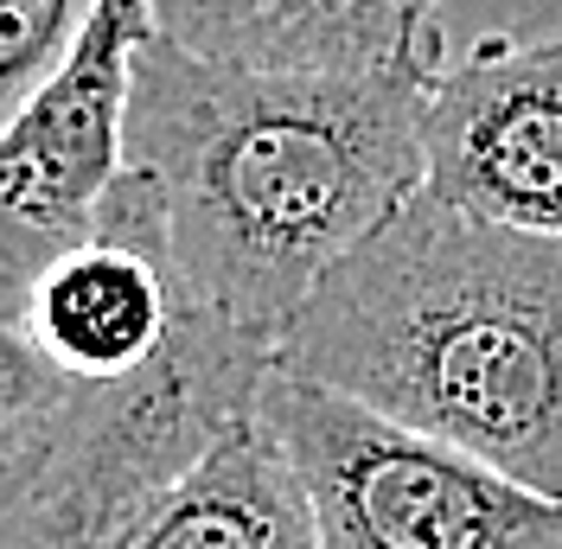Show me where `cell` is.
I'll use <instances>...</instances> for the list:
<instances>
[{
  "label": "cell",
  "instance_id": "6da1fadb",
  "mask_svg": "<svg viewBox=\"0 0 562 549\" xmlns=\"http://www.w3.org/2000/svg\"><path fill=\"white\" fill-rule=\"evenodd\" d=\"M428 77L249 70L140 45L128 167L154 186L179 288L276 351L314 288L422 192Z\"/></svg>",
  "mask_w": 562,
  "mask_h": 549
},
{
  "label": "cell",
  "instance_id": "7a4b0ae2",
  "mask_svg": "<svg viewBox=\"0 0 562 549\" xmlns=\"http://www.w3.org/2000/svg\"><path fill=\"white\" fill-rule=\"evenodd\" d=\"M276 371L562 498V237L416 192L314 288Z\"/></svg>",
  "mask_w": 562,
  "mask_h": 549
},
{
  "label": "cell",
  "instance_id": "3957f363",
  "mask_svg": "<svg viewBox=\"0 0 562 549\" xmlns=\"http://www.w3.org/2000/svg\"><path fill=\"white\" fill-rule=\"evenodd\" d=\"M276 351L186 307L154 371L77 390L65 415L0 467V549H109L122 512L147 485L256 410Z\"/></svg>",
  "mask_w": 562,
  "mask_h": 549
},
{
  "label": "cell",
  "instance_id": "277c9868",
  "mask_svg": "<svg viewBox=\"0 0 562 549\" xmlns=\"http://www.w3.org/2000/svg\"><path fill=\"white\" fill-rule=\"evenodd\" d=\"M256 415L301 473L319 549H562V498L326 383L269 371Z\"/></svg>",
  "mask_w": 562,
  "mask_h": 549
},
{
  "label": "cell",
  "instance_id": "5b68a950",
  "mask_svg": "<svg viewBox=\"0 0 562 549\" xmlns=\"http://www.w3.org/2000/svg\"><path fill=\"white\" fill-rule=\"evenodd\" d=\"M147 38L154 0H103L70 70L0 128V313L20 320L38 274L97 237L128 172V97Z\"/></svg>",
  "mask_w": 562,
  "mask_h": 549
},
{
  "label": "cell",
  "instance_id": "8992f818",
  "mask_svg": "<svg viewBox=\"0 0 562 549\" xmlns=\"http://www.w3.org/2000/svg\"><path fill=\"white\" fill-rule=\"evenodd\" d=\"M422 192L562 237V38L486 33L428 77Z\"/></svg>",
  "mask_w": 562,
  "mask_h": 549
},
{
  "label": "cell",
  "instance_id": "52a82bcc",
  "mask_svg": "<svg viewBox=\"0 0 562 549\" xmlns=\"http://www.w3.org/2000/svg\"><path fill=\"white\" fill-rule=\"evenodd\" d=\"M186 288H179L160 199L135 167L115 179L103 205L97 237L65 249L52 269L33 281L20 326L26 339L83 390L128 383L154 371L186 320Z\"/></svg>",
  "mask_w": 562,
  "mask_h": 549
},
{
  "label": "cell",
  "instance_id": "ba28073f",
  "mask_svg": "<svg viewBox=\"0 0 562 549\" xmlns=\"http://www.w3.org/2000/svg\"><path fill=\"white\" fill-rule=\"evenodd\" d=\"M154 33L211 65L314 77H435L441 0H154Z\"/></svg>",
  "mask_w": 562,
  "mask_h": 549
},
{
  "label": "cell",
  "instance_id": "9c48e42d",
  "mask_svg": "<svg viewBox=\"0 0 562 549\" xmlns=\"http://www.w3.org/2000/svg\"><path fill=\"white\" fill-rule=\"evenodd\" d=\"M109 549H319V537L288 447L244 410L186 467L140 492Z\"/></svg>",
  "mask_w": 562,
  "mask_h": 549
},
{
  "label": "cell",
  "instance_id": "30bf717a",
  "mask_svg": "<svg viewBox=\"0 0 562 549\" xmlns=\"http://www.w3.org/2000/svg\"><path fill=\"white\" fill-rule=\"evenodd\" d=\"M103 0H0V128L70 70Z\"/></svg>",
  "mask_w": 562,
  "mask_h": 549
},
{
  "label": "cell",
  "instance_id": "8fae6325",
  "mask_svg": "<svg viewBox=\"0 0 562 549\" xmlns=\"http://www.w3.org/2000/svg\"><path fill=\"white\" fill-rule=\"evenodd\" d=\"M77 390H83V383H70L65 371L26 339L20 320L0 313V467L58 422Z\"/></svg>",
  "mask_w": 562,
  "mask_h": 549
}]
</instances>
